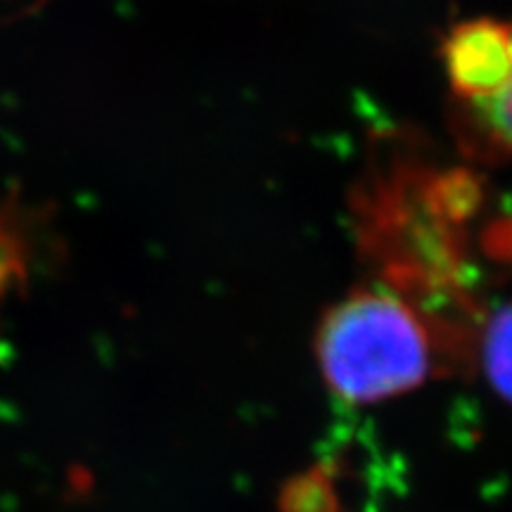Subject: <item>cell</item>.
Segmentation results:
<instances>
[{"label": "cell", "instance_id": "1", "mask_svg": "<svg viewBox=\"0 0 512 512\" xmlns=\"http://www.w3.org/2000/svg\"><path fill=\"white\" fill-rule=\"evenodd\" d=\"M323 380L342 401L377 403L432 375L434 335L399 292L361 290L332 306L318 328Z\"/></svg>", "mask_w": 512, "mask_h": 512}, {"label": "cell", "instance_id": "4", "mask_svg": "<svg viewBox=\"0 0 512 512\" xmlns=\"http://www.w3.org/2000/svg\"><path fill=\"white\" fill-rule=\"evenodd\" d=\"M463 105L479 140L494 147V152L512 155V83L494 98Z\"/></svg>", "mask_w": 512, "mask_h": 512}, {"label": "cell", "instance_id": "3", "mask_svg": "<svg viewBox=\"0 0 512 512\" xmlns=\"http://www.w3.org/2000/svg\"><path fill=\"white\" fill-rule=\"evenodd\" d=\"M477 354L491 389L512 406V302L486 320Z\"/></svg>", "mask_w": 512, "mask_h": 512}, {"label": "cell", "instance_id": "2", "mask_svg": "<svg viewBox=\"0 0 512 512\" xmlns=\"http://www.w3.org/2000/svg\"><path fill=\"white\" fill-rule=\"evenodd\" d=\"M444 67L463 102L494 98L512 83V24L470 19L446 36Z\"/></svg>", "mask_w": 512, "mask_h": 512}, {"label": "cell", "instance_id": "5", "mask_svg": "<svg viewBox=\"0 0 512 512\" xmlns=\"http://www.w3.org/2000/svg\"><path fill=\"white\" fill-rule=\"evenodd\" d=\"M19 273L17 256V233L8 228H0V290L10 283L12 275Z\"/></svg>", "mask_w": 512, "mask_h": 512}]
</instances>
